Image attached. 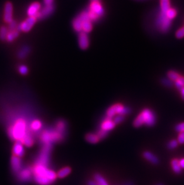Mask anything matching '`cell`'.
<instances>
[{
	"mask_svg": "<svg viewBox=\"0 0 184 185\" xmlns=\"http://www.w3.org/2000/svg\"><path fill=\"white\" fill-rule=\"evenodd\" d=\"M91 1H99V0H91Z\"/></svg>",
	"mask_w": 184,
	"mask_h": 185,
	"instance_id": "cell-48",
	"label": "cell"
},
{
	"mask_svg": "<svg viewBox=\"0 0 184 185\" xmlns=\"http://www.w3.org/2000/svg\"><path fill=\"white\" fill-rule=\"evenodd\" d=\"M131 112L130 109L125 107L120 104H116L111 106L106 111V117L112 119L117 115H123L129 114Z\"/></svg>",
	"mask_w": 184,
	"mask_h": 185,
	"instance_id": "cell-6",
	"label": "cell"
},
{
	"mask_svg": "<svg viewBox=\"0 0 184 185\" xmlns=\"http://www.w3.org/2000/svg\"><path fill=\"white\" fill-rule=\"evenodd\" d=\"M33 170H30L29 168H25L20 171H19V174L18 175L19 178L22 181H26L30 180L31 177Z\"/></svg>",
	"mask_w": 184,
	"mask_h": 185,
	"instance_id": "cell-16",
	"label": "cell"
},
{
	"mask_svg": "<svg viewBox=\"0 0 184 185\" xmlns=\"http://www.w3.org/2000/svg\"><path fill=\"white\" fill-rule=\"evenodd\" d=\"M143 157L146 160L153 164H157L159 163L158 158L150 151H145L143 153Z\"/></svg>",
	"mask_w": 184,
	"mask_h": 185,
	"instance_id": "cell-19",
	"label": "cell"
},
{
	"mask_svg": "<svg viewBox=\"0 0 184 185\" xmlns=\"http://www.w3.org/2000/svg\"><path fill=\"white\" fill-rule=\"evenodd\" d=\"M8 33H9L8 29L6 26H3L0 28V39L1 40H6Z\"/></svg>",
	"mask_w": 184,
	"mask_h": 185,
	"instance_id": "cell-30",
	"label": "cell"
},
{
	"mask_svg": "<svg viewBox=\"0 0 184 185\" xmlns=\"http://www.w3.org/2000/svg\"><path fill=\"white\" fill-rule=\"evenodd\" d=\"M176 130L177 131V132H184V123H180V124L177 125L176 128H175Z\"/></svg>",
	"mask_w": 184,
	"mask_h": 185,
	"instance_id": "cell-39",
	"label": "cell"
},
{
	"mask_svg": "<svg viewBox=\"0 0 184 185\" xmlns=\"http://www.w3.org/2000/svg\"><path fill=\"white\" fill-rule=\"evenodd\" d=\"M11 162L12 169L13 171L14 172H19L20 170L22 167V163L20 158L14 155L12 158Z\"/></svg>",
	"mask_w": 184,
	"mask_h": 185,
	"instance_id": "cell-18",
	"label": "cell"
},
{
	"mask_svg": "<svg viewBox=\"0 0 184 185\" xmlns=\"http://www.w3.org/2000/svg\"><path fill=\"white\" fill-rule=\"evenodd\" d=\"M19 33L17 29L14 31H10L7 34L6 40L9 42H12L19 36Z\"/></svg>",
	"mask_w": 184,
	"mask_h": 185,
	"instance_id": "cell-23",
	"label": "cell"
},
{
	"mask_svg": "<svg viewBox=\"0 0 184 185\" xmlns=\"http://www.w3.org/2000/svg\"><path fill=\"white\" fill-rule=\"evenodd\" d=\"M13 7L10 2H7L4 6V15L3 18L5 22L9 23L13 19Z\"/></svg>",
	"mask_w": 184,
	"mask_h": 185,
	"instance_id": "cell-10",
	"label": "cell"
},
{
	"mask_svg": "<svg viewBox=\"0 0 184 185\" xmlns=\"http://www.w3.org/2000/svg\"><path fill=\"white\" fill-rule=\"evenodd\" d=\"M18 70H19V72L22 75H26L28 73V68L25 65H21V66H20L19 67Z\"/></svg>",
	"mask_w": 184,
	"mask_h": 185,
	"instance_id": "cell-33",
	"label": "cell"
},
{
	"mask_svg": "<svg viewBox=\"0 0 184 185\" xmlns=\"http://www.w3.org/2000/svg\"><path fill=\"white\" fill-rule=\"evenodd\" d=\"M33 173L35 182L40 185H50L57 177L54 171L47 166L40 164H35L33 169Z\"/></svg>",
	"mask_w": 184,
	"mask_h": 185,
	"instance_id": "cell-1",
	"label": "cell"
},
{
	"mask_svg": "<svg viewBox=\"0 0 184 185\" xmlns=\"http://www.w3.org/2000/svg\"><path fill=\"white\" fill-rule=\"evenodd\" d=\"M108 133H109L108 132H106V131H105L104 130L99 129V130L97 133V135L99 137V139L101 140L106 137V136L108 135Z\"/></svg>",
	"mask_w": 184,
	"mask_h": 185,
	"instance_id": "cell-36",
	"label": "cell"
},
{
	"mask_svg": "<svg viewBox=\"0 0 184 185\" xmlns=\"http://www.w3.org/2000/svg\"><path fill=\"white\" fill-rule=\"evenodd\" d=\"M88 185H98V183L95 180H90L88 182Z\"/></svg>",
	"mask_w": 184,
	"mask_h": 185,
	"instance_id": "cell-44",
	"label": "cell"
},
{
	"mask_svg": "<svg viewBox=\"0 0 184 185\" xmlns=\"http://www.w3.org/2000/svg\"><path fill=\"white\" fill-rule=\"evenodd\" d=\"M54 128L61 133L65 135L67 134V123L64 120H59L56 122Z\"/></svg>",
	"mask_w": 184,
	"mask_h": 185,
	"instance_id": "cell-17",
	"label": "cell"
},
{
	"mask_svg": "<svg viewBox=\"0 0 184 185\" xmlns=\"http://www.w3.org/2000/svg\"><path fill=\"white\" fill-rule=\"evenodd\" d=\"M72 26L76 32L80 33L82 31V22L80 18L77 16L72 22Z\"/></svg>",
	"mask_w": 184,
	"mask_h": 185,
	"instance_id": "cell-20",
	"label": "cell"
},
{
	"mask_svg": "<svg viewBox=\"0 0 184 185\" xmlns=\"http://www.w3.org/2000/svg\"><path fill=\"white\" fill-rule=\"evenodd\" d=\"M85 139H86V140L88 143H92V144L97 143L100 140V139H99V137L98 136L97 134H95V133L87 134L86 135Z\"/></svg>",
	"mask_w": 184,
	"mask_h": 185,
	"instance_id": "cell-22",
	"label": "cell"
},
{
	"mask_svg": "<svg viewBox=\"0 0 184 185\" xmlns=\"http://www.w3.org/2000/svg\"><path fill=\"white\" fill-rule=\"evenodd\" d=\"M157 185H163V184H157Z\"/></svg>",
	"mask_w": 184,
	"mask_h": 185,
	"instance_id": "cell-49",
	"label": "cell"
},
{
	"mask_svg": "<svg viewBox=\"0 0 184 185\" xmlns=\"http://www.w3.org/2000/svg\"><path fill=\"white\" fill-rule=\"evenodd\" d=\"M125 119V116L123 115H117L115 116L114 119H113V121L114 122V123L115 124H118V123L123 122Z\"/></svg>",
	"mask_w": 184,
	"mask_h": 185,
	"instance_id": "cell-34",
	"label": "cell"
},
{
	"mask_svg": "<svg viewBox=\"0 0 184 185\" xmlns=\"http://www.w3.org/2000/svg\"><path fill=\"white\" fill-rule=\"evenodd\" d=\"M44 4L45 6H49V5H52L53 4L54 0H43Z\"/></svg>",
	"mask_w": 184,
	"mask_h": 185,
	"instance_id": "cell-43",
	"label": "cell"
},
{
	"mask_svg": "<svg viewBox=\"0 0 184 185\" xmlns=\"http://www.w3.org/2000/svg\"><path fill=\"white\" fill-rule=\"evenodd\" d=\"M17 26V23L14 20H13L10 23H9V30L10 31H14L16 30Z\"/></svg>",
	"mask_w": 184,
	"mask_h": 185,
	"instance_id": "cell-38",
	"label": "cell"
},
{
	"mask_svg": "<svg viewBox=\"0 0 184 185\" xmlns=\"http://www.w3.org/2000/svg\"><path fill=\"white\" fill-rule=\"evenodd\" d=\"M180 90H181V94H182V98L184 100V87Z\"/></svg>",
	"mask_w": 184,
	"mask_h": 185,
	"instance_id": "cell-47",
	"label": "cell"
},
{
	"mask_svg": "<svg viewBox=\"0 0 184 185\" xmlns=\"http://www.w3.org/2000/svg\"><path fill=\"white\" fill-rule=\"evenodd\" d=\"M54 9V5H49V6H45L44 7H41L40 12L38 13V15L37 16L36 18L38 19H44L47 17H48L49 15L53 13Z\"/></svg>",
	"mask_w": 184,
	"mask_h": 185,
	"instance_id": "cell-12",
	"label": "cell"
},
{
	"mask_svg": "<svg viewBox=\"0 0 184 185\" xmlns=\"http://www.w3.org/2000/svg\"><path fill=\"white\" fill-rule=\"evenodd\" d=\"M65 134L58 131L55 128L47 129L43 131L41 135V140L44 144H53L54 143L62 141Z\"/></svg>",
	"mask_w": 184,
	"mask_h": 185,
	"instance_id": "cell-4",
	"label": "cell"
},
{
	"mask_svg": "<svg viewBox=\"0 0 184 185\" xmlns=\"http://www.w3.org/2000/svg\"><path fill=\"white\" fill-rule=\"evenodd\" d=\"M162 83L164 86H168V87H170L172 85V81L170 80L164 79L162 80Z\"/></svg>",
	"mask_w": 184,
	"mask_h": 185,
	"instance_id": "cell-40",
	"label": "cell"
},
{
	"mask_svg": "<svg viewBox=\"0 0 184 185\" xmlns=\"http://www.w3.org/2000/svg\"><path fill=\"white\" fill-rule=\"evenodd\" d=\"M176 37L177 39H182L184 37V27L177 31V32L176 33Z\"/></svg>",
	"mask_w": 184,
	"mask_h": 185,
	"instance_id": "cell-37",
	"label": "cell"
},
{
	"mask_svg": "<svg viewBox=\"0 0 184 185\" xmlns=\"http://www.w3.org/2000/svg\"><path fill=\"white\" fill-rule=\"evenodd\" d=\"M122 185H134V184L132 181H127V182L125 183Z\"/></svg>",
	"mask_w": 184,
	"mask_h": 185,
	"instance_id": "cell-46",
	"label": "cell"
},
{
	"mask_svg": "<svg viewBox=\"0 0 184 185\" xmlns=\"http://www.w3.org/2000/svg\"><path fill=\"white\" fill-rule=\"evenodd\" d=\"M41 9V5L38 2H34L30 4L27 9V15L28 17H37Z\"/></svg>",
	"mask_w": 184,
	"mask_h": 185,
	"instance_id": "cell-11",
	"label": "cell"
},
{
	"mask_svg": "<svg viewBox=\"0 0 184 185\" xmlns=\"http://www.w3.org/2000/svg\"><path fill=\"white\" fill-rule=\"evenodd\" d=\"M37 20L35 17H28L17 26V30L25 33L29 32L34 26Z\"/></svg>",
	"mask_w": 184,
	"mask_h": 185,
	"instance_id": "cell-9",
	"label": "cell"
},
{
	"mask_svg": "<svg viewBox=\"0 0 184 185\" xmlns=\"http://www.w3.org/2000/svg\"><path fill=\"white\" fill-rule=\"evenodd\" d=\"M29 51H30V49L28 46L23 47L18 53L19 58H21V59L25 58L28 55V53H29Z\"/></svg>",
	"mask_w": 184,
	"mask_h": 185,
	"instance_id": "cell-29",
	"label": "cell"
},
{
	"mask_svg": "<svg viewBox=\"0 0 184 185\" xmlns=\"http://www.w3.org/2000/svg\"><path fill=\"white\" fill-rule=\"evenodd\" d=\"M176 87L181 90L184 87V77H180L176 81H175Z\"/></svg>",
	"mask_w": 184,
	"mask_h": 185,
	"instance_id": "cell-32",
	"label": "cell"
},
{
	"mask_svg": "<svg viewBox=\"0 0 184 185\" xmlns=\"http://www.w3.org/2000/svg\"><path fill=\"white\" fill-rule=\"evenodd\" d=\"M94 178L98 185H109L106 180L104 178V177L99 173H96L94 176Z\"/></svg>",
	"mask_w": 184,
	"mask_h": 185,
	"instance_id": "cell-24",
	"label": "cell"
},
{
	"mask_svg": "<svg viewBox=\"0 0 184 185\" xmlns=\"http://www.w3.org/2000/svg\"><path fill=\"white\" fill-rule=\"evenodd\" d=\"M78 17L80 18L82 22V31L88 33H90L93 28V25H92V21L90 20L87 10H84L81 12Z\"/></svg>",
	"mask_w": 184,
	"mask_h": 185,
	"instance_id": "cell-8",
	"label": "cell"
},
{
	"mask_svg": "<svg viewBox=\"0 0 184 185\" xmlns=\"http://www.w3.org/2000/svg\"><path fill=\"white\" fill-rule=\"evenodd\" d=\"M161 12L163 13H167V12L170 9L169 0H161Z\"/></svg>",
	"mask_w": 184,
	"mask_h": 185,
	"instance_id": "cell-26",
	"label": "cell"
},
{
	"mask_svg": "<svg viewBox=\"0 0 184 185\" xmlns=\"http://www.w3.org/2000/svg\"><path fill=\"white\" fill-rule=\"evenodd\" d=\"M115 123L113 121V120L111 118L106 117L102 122L101 125L100 129L104 130L105 131L108 132L112 130H113L115 127Z\"/></svg>",
	"mask_w": 184,
	"mask_h": 185,
	"instance_id": "cell-14",
	"label": "cell"
},
{
	"mask_svg": "<svg viewBox=\"0 0 184 185\" xmlns=\"http://www.w3.org/2000/svg\"><path fill=\"white\" fill-rule=\"evenodd\" d=\"M13 152L14 155L19 158L23 157L25 154V150L23 149V146L21 141H17L14 144L13 148Z\"/></svg>",
	"mask_w": 184,
	"mask_h": 185,
	"instance_id": "cell-15",
	"label": "cell"
},
{
	"mask_svg": "<svg viewBox=\"0 0 184 185\" xmlns=\"http://www.w3.org/2000/svg\"><path fill=\"white\" fill-rule=\"evenodd\" d=\"M78 44L81 49L84 50L88 48L90 41L89 38L87 35V33H85L83 31L79 33L78 34Z\"/></svg>",
	"mask_w": 184,
	"mask_h": 185,
	"instance_id": "cell-13",
	"label": "cell"
},
{
	"mask_svg": "<svg viewBox=\"0 0 184 185\" xmlns=\"http://www.w3.org/2000/svg\"><path fill=\"white\" fill-rule=\"evenodd\" d=\"M20 141L22 144H23L27 147L32 146L34 144V139L33 137L30 135V134L28 133Z\"/></svg>",
	"mask_w": 184,
	"mask_h": 185,
	"instance_id": "cell-21",
	"label": "cell"
},
{
	"mask_svg": "<svg viewBox=\"0 0 184 185\" xmlns=\"http://www.w3.org/2000/svg\"><path fill=\"white\" fill-rule=\"evenodd\" d=\"M156 115L149 109H144L135 119L133 125L135 127H140L145 124L146 126L151 127L156 123Z\"/></svg>",
	"mask_w": 184,
	"mask_h": 185,
	"instance_id": "cell-2",
	"label": "cell"
},
{
	"mask_svg": "<svg viewBox=\"0 0 184 185\" xmlns=\"http://www.w3.org/2000/svg\"><path fill=\"white\" fill-rule=\"evenodd\" d=\"M177 146V142L175 140H172L168 144V147L169 149H174Z\"/></svg>",
	"mask_w": 184,
	"mask_h": 185,
	"instance_id": "cell-41",
	"label": "cell"
},
{
	"mask_svg": "<svg viewBox=\"0 0 184 185\" xmlns=\"http://www.w3.org/2000/svg\"><path fill=\"white\" fill-rule=\"evenodd\" d=\"M87 12L90 20L92 22H96L104 16L105 10L99 1H92Z\"/></svg>",
	"mask_w": 184,
	"mask_h": 185,
	"instance_id": "cell-5",
	"label": "cell"
},
{
	"mask_svg": "<svg viewBox=\"0 0 184 185\" xmlns=\"http://www.w3.org/2000/svg\"><path fill=\"white\" fill-rule=\"evenodd\" d=\"M178 141L180 144L184 143V132H181L178 137Z\"/></svg>",
	"mask_w": 184,
	"mask_h": 185,
	"instance_id": "cell-42",
	"label": "cell"
},
{
	"mask_svg": "<svg viewBox=\"0 0 184 185\" xmlns=\"http://www.w3.org/2000/svg\"><path fill=\"white\" fill-rule=\"evenodd\" d=\"M71 171V170L69 167H65L61 169L59 171V172L57 174V176L59 178H64L67 176L68 174H70Z\"/></svg>",
	"mask_w": 184,
	"mask_h": 185,
	"instance_id": "cell-25",
	"label": "cell"
},
{
	"mask_svg": "<svg viewBox=\"0 0 184 185\" xmlns=\"http://www.w3.org/2000/svg\"><path fill=\"white\" fill-rule=\"evenodd\" d=\"M42 127V123L39 120H34L30 124V128L34 131H38Z\"/></svg>",
	"mask_w": 184,
	"mask_h": 185,
	"instance_id": "cell-28",
	"label": "cell"
},
{
	"mask_svg": "<svg viewBox=\"0 0 184 185\" xmlns=\"http://www.w3.org/2000/svg\"><path fill=\"white\" fill-rule=\"evenodd\" d=\"M26 123L22 119H18L9 130L10 137L16 141H21L26 134Z\"/></svg>",
	"mask_w": 184,
	"mask_h": 185,
	"instance_id": "cell-3",
	"label": "cell"
},
{
	"mask_svg": "<svg viewBox=\"0 0 184 185\" xmlns=\"http://www.w3.org/2000/svg\"><path fill=\"white\" fill-rule=\"evenodd\" d=\"M172 166L173 171L176 173H180L181 171V167L180 165L179 161L177 159L173 160L172 161Z\"/></svg>",
	"mask_w": 184,
	"mask_h": 185,
	"instance_id": "cell-27",
	"label": "cell"
},
{
	"mask_svg": "<svg viewBox=\"0 0 184 185\" xmlns=\"http://www.w3.org/2000/svg\"><path fill=\"white\" fill-rule=\"evenodd\" d=\"M167 76L170 80L172 81H176L180 76H179V74L176 73L175 71H170L167 73Z\"/></svg>",
	"mask_w": 184,
	"mask_h": 185,
	"instance_id": "cell-31",
	"label": "cell"
},
{
	"mask_svg": "<svg viewBox=\"0 0 184 185\" xmlns=\"http://www.w3.org/2000/svg\"><path fill=\"white\" fill-rule=\"evenodd\" d=\"M176 11L174 10V9H170L167 12V13H166V16H167V17L169 19H173L175 17V16H176Z\"/></svg>",
	"mask_w": 184,
	"mask_h": 185,
	"instance_id": "cell-35",
	"label": "cell"
},
{
	"mask_svg": "<svg viewBox=\"0 0 184 185\" xmlns=\"http://www.w3.org/2000/svg\"><path fill=\"white\" fill-rule=\"evenodd\" d=\"M52 145L53 144H44V146L41 151L35 164H40L48 167L49 164L50 155L52 149Z\"/></svg>",
	"mask_w": 184,
	"mask_h": 185,
	"instance_id": "cell-7",
	"label": "cell"
},
{
	"mask_svg": "<svg viewBox=\"0 0 184 185\" xmlns=\"http://www.w3.org/2000/svg\"><path fill=\"white\" fill-rule=\"evenodd\" d=\"M179 163H180V167L184 168V159L181 160H180V161L179 162Z\"/></svg>",
	"mask_w": 184,
	"mask_h": 185,
	"instance_id": "cell-45",
	"label": "cell"
}]
</instances>
